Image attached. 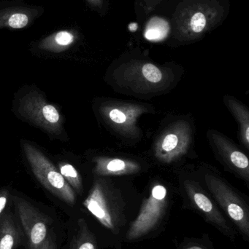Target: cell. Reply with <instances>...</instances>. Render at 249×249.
<instances>
[{
	"label": "cell",
	"instance_id": "obj_1",
	"mask_svg": "<svg viewBox=\"0 0 249 249\" xmlns=\"http://www.w3.org/2000/svg\"><path fill=\"white\" fill-rule=\"evenodd\" d=\"M23 149L34 175L50 193L69 205L76 203V194L55 165L43 153L29 143H23Z\"/></svg>",
	"mask_w": 249,
	"mask_h": 249
},
{
	"label": "cell",
	"instance_id": "obj_2",
	"mask_svg": "<svg viewBox=\"0 0 249 249\" xmlns=\"http://www.w3.org/2000/svg\"><path fill=\"white\" fill-rule=\"evenodd\" d=\"M15 214L24 235L26 249H39L49 236L52 220L30 203L15 196Z\"/></svg>",
	"mask_w": 249,
	"mask_h": 249
},
{
	"label": "cell",
	"instance_id": "obj_3",
	"mask_svg": "<svg viewBox=\"0 0 249 249\" xmlns=\"http://www.w3.org/2000/svg\"><path fill=\"white\" fill-rule=\"evenodd\" d=\"M19 112L26 119L52 134H59L62 118L57 108L48 103L41 95L31 93L20 99Z\"/></svg>",
	"mask_w": 249,
	"mask_h": 249
},
{
	"label": "cell",
	"instance_id": "obj_4",
	"mask_svg": "<svg viewBox=\"0 0 249 249\" xmlns=\"http://www.w3.org/2000/svg\"><path fill=\"white\" fill-rule=\"evenodd\" d=\"M43 13L41 6L26 4L20 0L0 1V30L26 29Z\"/></svg>",
	"mask_w": 249,
	"mask_h": 249
},
{
	"label": "cell",
	"instance_id": "obj_5",
	"mask_svg": "<svg viewBox=\"0 0 249 249\" xmlns=\"http://www.w3.org/2000/svg\"><path fill=\"white\" fill-rule=\"evenodd\" d=\"M165 197L152 194V197L145 203L134 222L127 231V238L130 241L139 239L147 235L159 223L163 212Z\"/></svg>",
	"mask_w": 249,
	"mask_h": 249
},
{
	"label": "cell",
	"instance_id": "obj_6",
	"mask_svg": "<svg viewBox=\"0 0 249 249\" xmlns=\"http://www.w3.org/2000/svg\"><path fill=\"white\" fill-rule=\"evenodd\" d=\"M83 205L105 228L115 232L121 225L122 218L120 216V212L113 209L112 206L107 202L99 187H95Z\"/></svg>",
	"mask_w": 249,
	"mask_h": 249
},
{
	"label": "cell",
	"instance_id": "obj_7",
	"mask_svg": "<svg viewBox=\"0 0 249 249\" xmlns=\"http://www.w3.org/2000/svg\"><path fill=\"white\" fill-rule=\"evenodd\" d=\"M24 235L15 213L7 209L0 219V249H19Z\"/></svg>",
	"mask_w": 249,
	"mask_h": 249
},
{
	"label": "cell",
	"instance_id": "obj_8",
	"mask_svg": "<svg viewBox=\"0 0 249 249\" xmlns=\"http://www.w3.org/2000/svg\"><path fill=\"white\" fill-rule=\"evenodd\" d=\"M193 200L198 209L204 213L206 219L217 227L221 231L230 238L234 237L233 230L230 228L226 219L222 216L220 212L215 207L211 200L201 193H194L193 194Z\"/></svg>",
	"mask_w": 249,
	"mask_h": 249
},
{
	"label": "cell",
	"instance_id": "obj_9",
	"mask_svg": "<svg viewBox=\"0 0 249 249\" xmlns=\"http://www.w3.org/2000/svg\"><path fill=\"white\" fill-rule=\"evenodd\" d=\"M75 40L73 34L67 30L60 31L44 39L40 48L52 52H61L69 48Z\"/></svg>",
	"mask_w": 249,
	"mask_h": 249
},
{
	"label": "cell",
	"instance_id": "obj_10",
	"mask_svg": "<svg viewBox=\"0 0 249 249\" xmlns=\"http://www.w3.org/2000/svg\"><path fill=\"white\" fill-rule=\"evenodd\" d=\"M78 229L72 241L70 249H97L96 241L84 219L78 220Z\"/></svg>",
	"mask_w": 249,
	"mask_h": 249
},
{
	"label": "cell",
	"instance_id": "obj_11",
	"mask_svg": "<svg viewBox=\"0 0 249 249\" xmlns=\"http://www.w3.org/2000/svg\"><path fill=\"white\" fill-rule=\"evenodd\" d=\"M58 166H59L60 174L64 177L69 185L77 191L80 192L81 181L77 170L71 164L67 163V162H61Z\"/></svg>",
	"mask_w": 249,
	"mask_h": 249
},
{
	"label": "cell",
	"instance_id": "obj_12",
	"mask_svg": "<svg viewBox=\"0 0 249 249\" xmlns=\"http://www.w3.org/2000/svg\"><path fill=\"white\" fill-rule=\"evenodd\" d=\"M143 74L146 80L151 83H159L162 78V72L160 70L152 64H146L143 67Z\"/></svg>",
	"mask_w": 249,
	"mask_h": 249
},
{
	"label": "cell",
	"instance_id": "obj_13",
	"mask_svg": "<svg viewBox=\"0 0 249 249\" xmlns=\"http://www.w3.org/2000/svg\"><path fill=\"white\" fill-rule=\"evenodd\" d=\"M206 26V16L203 13H196L191 19V27L193 32L200 33Z\"/></svg>",
	"mask_w": 249,
	"mask_h": 249
},
{
	"label": "cell",
	"instance_id": "obj_14",
	"mask_svg": "<svg viewBox=\"0 0 249 249\" xmlns=\"http://www.w3.org/2000/svg\"><path fill=\"white\" fill-rule=\"evenodd\" d=\"M231 160L232 163L239 168H246L249 166V160L242 152H233L231 154Z\"/></svg>",
	"mask_w": 249,
	"mask_h": 249
},
{
	"label": "cell",
	"instance_id": "obj_15",
	"mask_svg": "<svg viewBox=\"0 0 249 249\" xmlns=\"http://www.w3.org/2000/svg\"><path fill=\"white\" fill-rule=\"evenodd\" d=\"M178 139L175 135L169 134L164 139L162 149L167 152L173 150L178 145Z\"/></svg>",
	"mask_w": 249,
	"mask_h": 249
},
{
	"label": "cell",
	"instance_id": "obj_16",
	"mask_svg": "<svg viewBox=\"0 0 249 249\" xmlns=\"http://www.w3.org/2000/svg\"><path fill=\"white\" fill-rule=\"evenodd\" d=\"M10 194L7 190H2L0 191V219L7 211V206L8 204Z\"/></svg>",
	"mask_w": 249,
	"mask_h": 249
},
{
	"label": "cell",
	"instance_id": "obj_17",
	"mask_svg": "<svg viewBox=\"0 0 249 249\" xmlns=\"http://www.w3.org/2000/svg\"><path fill=\"white\" fill-rule=\"evenodd\" d=\"M57 235L54 231H51L49 236L39 249H57Z\"/></svg>",
	"mask_w": 249,
	"mask_h": 249
},
{
	"label": "cell",
	"instance_id": "obj_18",
	"mask_svg": "<svg viewBox=\"0 0 249 249\" xmlns=\"http://www.w3.org/2000/svg\"><path fill=\"white\" fill-rule=\"evenodd\" d=\"M109 115L111 119L116 124H123V123L125 122L126 119H127L126 115L118 109H113L110 112Z\"/></svg>",
	"mask_w": 249,
	"mask_h": 249
},
{
	"label": "cell",
	"instance_id": "obj_19",
	"mask_svg": "<svg viewBox=\"0 0 249 249\" xmlns=\"http://www.w3.org/2000/svg\"><path fill=\"white\" fill-rule=\"evenodd\" d=\"M125 163L121 160H113L108 163V169L111 171H118L124 169Z\"/></svg>",
	"mask_w": 249,
	"mask_h": 249
},
{
	"label": "cell",
	"instance_id": "obj_20",
	"mask_svg": "<svg viewBox=\"0 0 249 249\" xmlns=\"http://www.w3.org/2000/svg\"><path fill=\"white\" fill-rule=\"evenodd\" d=\"M246 138H247V142L249 140V127H247V131H246Z\"/></svg>",
	"mask_w": 249,
	"mask_h": 249
},
{
	"label": "cell",
	"instance_id": "obj_21",
	"mask_svg": "<svg viewBox=\"0 0 249 249\" xmlns=\"http://www.w3.org/2000/svg\"><path fill=\"white\" fill-rule=\"evenodd\" d=\"M187 249H203L201 248V247H196V246H194V247H190V248H188Z\"/></svg>",
	"mask_w": 249,
	"mask_h": 249
}]
</instances>
